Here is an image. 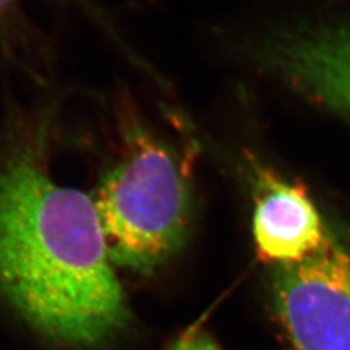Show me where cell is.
<instances>
[{
    "mask_svg": "<svg viewBox=\"0 0 350 350\" xmlns=\"http://www.w3.org/2000/svg\"><path fill=\"white\" fill-rule=\"evenodd\" d=\"M170 350H221L203 333H193L183 337Z\"/></svg>",
    "mask_w": 350,
    "mask_h": 350,
    "instance_id": "cell-6",
    "label": "cell"
},
{
    "mask_svg": "<svg viewBox=\"0 0 350 350\" xmlns=\"http://www.w3.org/2000/svg\"><path fill=\"white\" fill-rule=\"evenodd\" d=\"M15 0H0V12H3L10 5H12Z\"/></svg>",
    "mask_w": 350,
    "mask_h": 350,
    "instance_id": "cell-7",
    "label": "cell"
},
{
    "mask_svg": "<svg viewBox=\"0 0 350 350\" xmlns=\"http://www.w3.org/2000/svg\"><path fill=\"white\" fill-rule=\"evenodd\" d=\"M94 202L114 265L150 273L178 253L190 224V190L170 148L139 122Z\"/></svg>",
    "mask_w": 350,
    "mask_h": 350,
    "instance_id": "cell-2",
    "label": "cell"
},
{
    "mask_svg": "<svg viewBox=\"0 0 350 350\" xmlns=\"http://www.w3.org/2000/svg\"><path fill=\"white\" fill-rule=\"evenodd\" d=\"M92 197L53 180L44 139L0 153V295L51 340L104 345L127 325Z\"/></svg>",
    "mask_w": 350,
    "mask_h": 350,
    "instance_id": "cell-1",
    "label": "cell"
},
{
    "mask_svg": "<svg viewBox=\"0 0 350 350\" xmlns=\"http://www.w3.org/2000/svg\"><path fill=\"white\" fill-rule=\"evenodd\" d=\"M253 177V234L258 257L282 266L315 253L328 234L306 190L256 163Z\"/></svg>",
    "mask_w": 350,
    "mask_h": 350,
    "instance_id": "cell-5",
    "label": "cell"
},
{
    "mask_svg": "<svg viewBox=\"0 0 350 350\" xmlns=\"http://www.w3.org/2000/svg\"><path fill=\"white\" fill-rule=\"evenodd\" d=\"M275 305L297 350H350V247L327 235L297 262L278 266Z\"/></svg>",
    "mask_w": 350,
    "mask_h": 350,
    "instance_id": "cell-3",
    "label": "cell"
},
{
    "mask_svg": "<svg viewBox=\"0 0 350 350\" xmlns=\"http://www.w3.org/2000/svg\"><path fill=\"white\" fill-rule=\"evenodd\" d=\"M261 62L295 91L350 123V27L293 31L270 40Z\"/></svg>",
    "mask_w": 350,
    "mask_h": 350,
    "instance_id": "cell-4",
    "label": "cell"
}]
</instances>
